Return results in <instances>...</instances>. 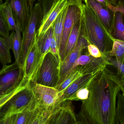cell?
<instances>
[{"instance_id":"obj_1","label":"cell","mask_w":124,"mask_h":124,"mask_svg":"<svg viewBox=\"0 0 124 124\" xmlns=\"http://www.w3.org/2000/svg\"><path fill=\"white\" fill-rule=\"evenodd\" d=\"M87 99L82 101L80 111L92 124H113L117 96L121 91L118 77L106 68L90 82Z\"/></svg>"},{"instance_id":"obj_2","label":"cell","mask_w":124,"mask_h":124,"mask_svg":"<svg viewBox=\"0 0 124 124\" xmlns=\"http://www.w3.org/2000/svg\"><path fill=\"white\" fill-rule=\"evenodd\" d=\"M81 32L91 44L97 46L103 54L111 50L113 38L87 4L82 0Z\"/></svg>"},{"instance_id":"obj_3","label":"cell","mask_w":124,"mask_h":124,"mask_svg":"<svg viewBox=\"0 0 124 124\" xmlns=\"http://www.w3.org/2000/svg\"><path fill=\"white\" fill-rule=\"evenodd\" d=\"M31 82L23 77L20 85L9 100L1 108L6 118L37 108Z\"/></svg>"},{"instance_id":"obj_4","label":"cell","mask_w":124,"mask_h":124,"mask_svg":"<svg viewBox=\"0 0 124 124\" xmlns=\"http://www.w3.org/2000/svg\"><path fill=\"white\" fill-rule=\"evenodd\" d=\"M61 62L59 56L51 52L44 58L34 80V83L55 87L59 84Z\"/></svg>"},{"instance_id":"obj_5","label":"cell","mask_w":124,"mask_h":124,"mask_svg":"<svg viewBox=\"0 0 124 124\" xmlns=\"http://www.w3.org/2000/svg\"><path fill=\"white\" fill-rule=\"evenodd\" d=\"M43 16L40 5L39 3H36L31 11L27 26L22 33V47L20 65L23 68L28 52L37 37V31Z\"/></svg>"},{"instance_id":"obj_6","label":"cell","mask_w":124,"mask_h":124,"mask_svg":"<svg viewBox=\"0 0 124 124\" xmlns=\"http://www.w3.org/2000/svg\"><path fill=\"white\" fill-rule=\"evenodd\" d=\"M32 86L37 106L39 108L45 111H51L62 103V92L54 87L36 83L32 84Z\"/></svg>"},{"instance_id":"obj_7","label":"cell","mask_w":124,"mask_h":124,"mask_svg":"<svg viewBox=\"0 0 124 124\" xmlns=\"http://www.w3.org/2000/svg\"><path fill=\"white\" fill-rule=\"evenodd\" d=\"M23 68L15 62L0 75V97L10 94L19 87L23 79Z\"/></svg>"},{"instance_id":"obj_8","label":"cell","mask_w":124,"mask_h":124,"mask_svg":"<svg viewBox=\"0 0 124 124\" xmlns=\"http://www.w3.org/2000/svg\"><path fill=\"white\" fill-rule=\"evenodd\" d=\"M76 122L72 101H65L48 112L43 124H75Z\"/></svg>"},{"instance_id":"obj_9","label":"cell","mask_w":124,"mask_h":124,"mask_svg":"<svg viewBox=\"0 0 124 124\" xmlns=\"http://www.w3.org/2000/svg\"><path fill=\"white\" fill-rule=\"evenodd\" d=\"M81 4H70L68 6L59 50V56L61 62L65 59V49L69 37L74 25L81 17L82 11Z\"/></svg>"},{"instance_id":"obj_10","label":"cell","mask_w":124,"mask_h":124,"mask_svg":"<svg viewBox=\"0 0 124 124\" xmlns=\"http://www.w3.org/2000/svg\"><path fill=\"white\" fill-rule=\"evenodd\" d=\"M9 7L17 24L23 33L30 16L31 9L28 0H6Z\"/></svg>"},{"instance_id":"obj_11","label":"cell","mask_w":124,"mask_h":124,"mask_svg":"<svg viewBox=\"0 0 124 124\" xmlns=\"http://www.w3.org/2000/svg\"><path fill=\"white\" fill-rule=\"evenodd\" d=\"M35 40L30 49L23 67L24 77L32 84L44 57L39 51Z\"/></svg>"},{"instance_id":"obj_12","label":"cell","mask_w":124,"mask_h":124,"mask_svg":"<svg viewBox=\"0 0 124 124\" xmlns=\"http://www.w3.org/2000/svg\"><path fill=\"white\" fill-rule=\"evenodd\" d=\"M70 4L72 3L69 0H55L43 17L37 31V37L46 33L54 24L60 13Z\"/></svg>"},{"instance_id":"obj_13","label":"cell","mask_w":124,"mask_h":124,"mask_svg":"<svg viewBox=\"0 0 124 124\" xmlns=\"http://www.w3.org/2000/svg\"><path fill=\"white\" fill-rule=\"evenodd\" d=\"M88 41L81 32L80 36L76 46L61 62L60 72V79L59 84L65 74L69 70L72 65L76 62L82 52L87 49Z\"/></svg>"},{"instance_id":"obj_14","label":"cell","mask_w":124,"mask_h":124,"mask_svg":"<svg viewBox=\"0 0 124 124\" xmlns=\"http://www.w3.org/2000/svg\"><path fill=\"white\" fill-rule=\"evenodd\" d=\"M95 13L104 27L110 32L114 20L115 12L106 5L95 0H83Z\"/></svg>"},{"instance_id":"obj_15","label":"cell","mask_w":124,"mask_h":124,"mask_svg":"<svg viewBox=\"0 0 124 124\" xmlns=\"http://www.w3.org/2000/svg\"><path fill=\"white\" fill-rule=\"evenodd\" d=\"M102 70L90 74L83 75L77 79L62 92L61 102L66 101L67 99L73 95L77 90L89 84Z\"/></svg>"},{"instance_id":"obj_16","label":"cell","mask_w":124,"mask_h":124,"mask_svg":"<svg viewBox=\"0 0 124 124\" xmlns=\"http://www.w3.org/2000/svg\"><path fill=\"white\" fill-rule=\"evenodd\" d=\"M17 27L15 31H12L7 39L10 48L12 50L15 59V62L19 66L20 62V54L22 47L23 39L21 35L22 31L19 26L17 24Z\"/></svg>"},{"instance_id":"obj_17","label":"cell","mask_w":124,"mask_h":124,"mask_svg":"<svg viewBox=\"0 0 124 124\" xmlns=\"http://www.w3.org/2000/svg\"><path fill=\"white\" fill-rule=\"evenodd\" d=\"M110 34L114 39L124 41V22L122 13L115 12L114 20Z\"/></svg>"},{"instance_id":"obj_18","label":"cell","mask_w":124,"mask_h":124,"mask_svg":"<svg viewBox=\"0 0 124 124\" xmlns=\"http://www.w3.org/2000/svg\"><path fill=\"white\" fill-rule=\"evenodd\" d=\"M81 30V17L74 25L68 39L65 49V58L76 46L80 36Z\"/></svg>"},{"instance_id":"obj_19","label":"cell","mask_w":124,"mask_h":124,"mask_svg":"<svg viewBox=\"0 0 124 124\" xmlns=\"http://www.w3.org/2000/svg\"><path fill=\"white\" fill-rule=\"evenodd\" d=\"M68 6L60 13L54 24V33L57 44L59 53L63 31L64 21Z\"/></svg>"},{"instance_id":"obj_20","label":"cell","mask_w":124,"mask_h":124,"mask_svg":"<svg viewBox=\"0 0 124 124\" xmlns=\"http://www.w3.org/2000/svg\"><path fill=\"white\" fill-rule=\"evenodd\" d=\"M106 55L123 62L124 61V41L114 39L111 50Z\"/></svg>"},{"instance_id":"obj_21","label":"cell","mask_w":124,"mask_h":124,"mask_svg":"<svg viewBox=\"0 0 124 124\" xmlns=\"http://www.w3.org/2000/svg\"><path fill=\"white\" fill-rule=\"evenodd\" d=\"M10 49L7 38L0 36V62L3 65H7L11 62Z\"/></svg>"},{"instance_id":"obj_22","label":"cell","mask_w":124,"mask_h":124,"mask_svg":"<svg viewBox=\"0 0 124 124\" xmlns=\"http://www.w3.org/2000/svg\"><path fill=\"white\" fill-rule=\"evenodd\" d=\"M113 124H124V95L121 90L117 96L116 115Z\"/></svg>"},{"instance_id":"obj_23","label":"cell","mask_w":124,"mask_h":124,"mask_svg":"<svg viewBox=\"0 0 124 124\" xmlns=\"http://www.w3.org/2000/svg\"><path fill=\"white\" fill-rule=\"evenodd\" d=\"M37 46L39 52L43 57L50 52V43L48 31L36 38Z\"/></svg>"},{"instance_id":"obj_24","label":"cell","mask_w":124,"mask_h":124,"mask_svg":"<svg viewBox=\"0 0 124 124\" xmlns=\"http://www.w3.org/2000/svg\"><path fill=\"white\" fill-rule=\"evenodd\" d=\"M6 2L0 5V36L6 38L9 35L10 28L4 12V8L6 6Z\"/></svg>"},{"instance_id":"obj_25","label":"cell","mask_w":124,"mask_h":124,"mask_svg":"<svg viewBox=\"0 0 124 124\" xmlns=\"http://www.w3.org/2000/svg\"><path fill=\"white\" fill-rule=\"evenodd\" d=\"M82 76L83 75L80 71H76L67 77L62 83L58 85L54 88L60 92H62L77 79Z\"/></svg>"},{"instance_id":"obj_26","label":"cell","mask_w":124,"mask_h":124,"mask_svg":"<svg viewBox=\"0 0 124 124\" xmlns=\"http://www.w3.org/2000/svg\"><path fill=\"white\" fill-rule=\"evenodd\" d=\"M108 65H111L116 68L118 71L119 76L118 77L120 82H124V63L116 60L113 57H110L105 55Z\"/></svg>"},{"instance_id":"obj_27","label":"cell","mask_w":124,"mask_h":124,"mask_svg":"<svg viewBox=\"0 0 124 124\" xmlns=\"http://www.w3.org/2000/svg\"><path fill=\"white\" fill-rule=\"evenodd\" d=\"M90 82L86 86L77 90L73 95L67 99L66 101H83L87 99L89 97V90L88 88V86Z\"/></svg>"},{"instance_id":"obj_28","label":"cell","mask_w":124,"mask_h":124,"mask_svg":"<svg viewBox=\"0 0 124 124\" xmlns=\"http://www.w3.org/2000/svg\"><path fill=\"white\" fill-rule=\"evenodd\" d=\"M49 111H45L37 107L32 116L29 124H43Z\"/></svg>"},{"instance_id":"obj_29","label":"cell","mask_w":124,"mask_h":124,"mask_svg":"<svg viewBox=\"0 0 124 124\" xmlns=\"http://www.w3.org/2000/svg\"><path fill=\"white\" fill-rule=\"evenodd\" d=\"M4 12L8 24L10 31H15L17 27L16 22L15 19L10 7L7 3L4 8Z\"/></svg>"},{"instance_id":"obj_30","label":"cell","mask_w":124,"mask_h":124,"mask_svg":"<svg viewBox=\"0 0 124 124\" xmlns=\"http://www.w3.org/2000/svg\"><path fill=\"white\" fill-rule=\"evenodd\" d=\"M48 32L50 43V52L52 54L59 56V50L54 33V24L48 30Z\"/></svg>"},{"instance_id":"obj_31","label":"cell","mask_w":124,"mask_h":124,"mask_svg":"<svg viewBox=\"0 0 124 124\" xmlns=\"http://www.w3.org/2000/svg\"><path fill=\"white\" fill-rule=\"evenodd\" d=\"M87 49L89 54L94 58H100L105 55L101 53L99 49L97 46L91 44L88 41Z\"/></svg>"},{"instance_id":"obj_32","label":"cell","mask_w":124,"mask_h":124,"mask_svg":"<svg viewBox=\"0 0 124 124\" xmlns=\"http://www.w3.org/2000/svg\"><path fill=\"white\" fill-rule=\"evenodd\" d=\"M55 1V0H38L37 3L40 5L42 8L44 16L51 8L52 4ZM69 1L72 3H74L72 0H69Z\"/></svg>"},{"instance_id":"obj_33","label":"cell","mask_w":124,"mask_h":124,"mask_svg":"<svg viewBox=\"0 0 124 124\" xmlns=\"http://www.w3.org/2000/svg\"><path fill=\"white\" fill-rule=\"evenodd\" d=\"M76 117L77 123L78 124H92L80 111L77 114H76Z\"/></svg>"},{"instance_id":"obj_34","label":"cell","mask_w":124,"mask_h":124,"mask_svg":"<svg viewBox=\"0 0 124 124\" xmlns=\"http://www.w3.org/2000/svg\"><path fill=\"white\" fill-rule=\"evenodd\" d=\"M108 6L114 12L118 11L121 12L123 15V19L124 22V2L119 4L117 6H114L110 4H108Z\"/></svg>"},{"instance_id":"obj_35","label":"cell","mask_w":124,"mask_h":124,"mask_svg":"<svg viewBox=\"0 0 124 124\" xmlns=\"http://www.w3.org/2000/svg\"><path fill=\"white\" fill-rule=\"evenodd\" d=\"M108 3L111 4L114 6H117L124 2V0H107Z\"/></svg>"},{"instance_id":"obj_36","label":"cell","mask_w":124,"mask_h":124,"mask_svg":"<svg viewBox=\"0 0 124 124\" xmlns=\"http://www.w3.org/2000/svg\"><path fill=\"white\" fill-rule=\"evenodd\" d=\"M12 65H5L3 66V68H2L1 70H0V75L1 74L3 73L4 71L8 70L9 68Z\"/></svg>"},{"instance_id":"obj_37","label":"cell","mask_w":124,"mask_h":124,"mask_svg":"<svg viewBox=\"0 0 124 124\" xmlns=\"http://www.w3.org/2000/svg\"><path fill=\"white\" fill-rule=\"evenodd\" d=\"M12 116L7 117L5 119L3 124H11L12 121Z\"/></svg>"},{"instance_id":"obj_38","label":"cell","mask_w":124,"mask_h":124,"mask_svg":"<svg viewBox=\"0 0 124 124\" xmlns=\"http://www.w3.org/2000/svg\"><path fill=\"white\" fill-rule=\"evenodd\" d=\"M28 3L31 9L32 10V9L33 8L34 5L36 3V1L38 0H28Z\"/></svg>"},{"instance_id":"obj_39","label":"cell","mask_w":124,"mask_h":124,"mask_svg":"<svg viewBox=\"0 0 124 124\" xmlns=\"http://www.w3.org/2000/svg\"><path fill=\"white\" fill-rule=\"evenodd\" d=\"M95 0L106 6H108V4H109L107 0Z\"/></svg>"},{"instance_id":"obj_40","label":"cell","mask_w":124,"mask_h":124,"mask_svg":"<svg viewBox=\"0 0 124 124\" xmlns=\"http://www.w3.org/2000/svg\"><path fill=\"white\" fill-rule=\"evenodd\" d=\"M35 110L33 111V112L32 113V114H31L30 116V117H29L27 121L25 122V123H24V124H29V123H30V121L31 119V117H32V116L33 114V113H34V111Z\"/></svg>"},{"instance_id":"obj_41","label":"cell","mask_w":124,"mask_h":124,"mask_svg":"<svg viewBox=\"0 0 124 124\" xmlns=\"http://www.w3.org/2000/svg\"><path fill=\"white\" fill-rule=\"evenodd\" d=\"M121 90L122 92L124 93V82H121Z\"/></svg>"},{"instance_id":"obj_42","label":"cell","mask_w":124,"mask_h":124,"mask_svg":"<svg viewBox=\"0 0 124 124\" xmlns=\"http://www.w3.org/2000/svg\"><path fill=\"white\" fill-rule=\"evenodd\" d=\"M72 1L74 3L79 4L82 1V0H72Z\"/></svg>"},{"instance_id":"obj_43","label":"cell","mask_w":124,"mask_h":124,"mask_svg":"<svg viewBox=\"0 0 124 124\" xmlns=\"http://www.w3.org/2000/svg\"><path fill=\"white\" fill-rule=\"evenodd\" d=\"M5 119H3V120H1L0 121V124H3L4 122V120Z\"/></svg>"},{"instance_id":"obj_44","label":"cell","mask_w":124,"mask_h":124,"mask_svg":"<svg viewBox=\"0 0 124 124\" xmlns=\"http://www.w3.org/2000/svg\"><path fill=\"white\" fill-rule=\"evenodd\" d=\"M3 1L2 0H0V5L3 4Z\"/></svg>"},{"instance_id":"obj_45","label":"cell","mask_w":124,"mask_h":124,"mask_svg":"<svg viewBox=\"0 0 124 124\" xmlns=\"http://www.w3.org/2000/svg\"><path fill=\"white\" fill-rule=\"evenodd\" d=\"M78 124V123H77V121L76 122V124Z\"/></svg>"},{"instance_id":"obj_46","label":"cell","mask_w":124,"mask_h":124,"mask_svg":"<svg viewBox=\"0 0 124 124\" xmlns=\"http://www.w3.org/2000/svg\"><path fill=\"white\" fill-rule=\"evenodd\" d=\"M122 93H123V94H124V93H123V92H122Z\"/></svg>"}]
</instances>
